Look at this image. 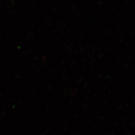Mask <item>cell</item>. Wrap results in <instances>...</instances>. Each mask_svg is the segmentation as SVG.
<instances>
[]
</instances>
